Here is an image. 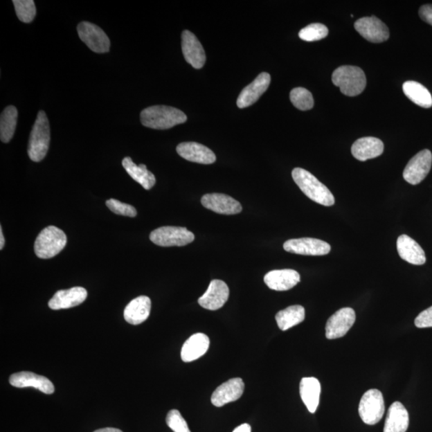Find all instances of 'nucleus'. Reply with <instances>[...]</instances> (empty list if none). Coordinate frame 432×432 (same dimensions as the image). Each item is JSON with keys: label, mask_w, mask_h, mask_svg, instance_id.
I'll use <instances>...</instances> for the list:
<instances>
[{"label": "nucleus", "mask_w": 432, "mask_h": 432, "mask_svg": "<svg viewBox=\"0 0 432 432\" xmlns=\"http://www.w3.org/2000/svg\"><path fill=\"white\" fill-rule=\"evenodd\" d=\"M188 117L182 111L168 106H152L142 111L141 120L144 127L165 130L186 122Z\"/></svg>", "instance_id": "obj_1"}, {"label": "nucleus", "mask_w": 432, "mask_h": 432, "mask_svg": "<svg viewBox=\"0 0 432 432\" xmlns=\"http://www.w3.org/2000/svg\"><path fill=\"white\" fill-rule=\"evenodd\" d=\"M291 174L298 187L314 202L326 207L335 204V198L330 190L312 173L305 169L296 168L293 170Z\"/></svg>", "instance_id": "obj_2"}, {"label": "nucleus", "mask_w": 432, "mask_h": 432, "mask_svg": "<svg viewBox=\"0 0 432 432\" xmlns=\"http://www.w3.org/2000/svg\"><path fill=\"white\" fill-rule=\"evenodd\" d=\"M332 83L348 96L361 94L366 87L367 80L363 71L356 66H341L334 71Z\"/></svg>", "instance_id": "obj_3"}, {"label": "nucleus", "mask_w": 432, "mask_h": 432, "mask_svg": "<svg viewBox=\"0 0 432 432\" xmlns=\"http://www.w3.org/2000/svg\"><path fill=\"white\" fill-rule=\"evenodd\" d=\"M50 138V125L47 115L44 111H40L29 138L28 152L33 161H43L48 152Z\"/></svg>", "instance_id": "obj_4"}, {"label": "nucleus", "mask_w": 432, "mask_h": 432, "mask_svg": "<svg viewBox=\"0 0 432 432\" xmlns=\"http://www.w3.org/2000/svg\"><path fill=\"white\" fill-rule=\"evenodd\" d=\"M66 235L61 229L49 226L44 228L35 242V253L40 259L47 260L57 255L65 248Z\"/></svg>", "instance_id": "obj_5"}, {"label": "nucleus", "mask_w": 432, "mask_h": 432, "mask_svg": "<svg viewBox=\"0 0 432 432\" xmlns=\"http://www.w3.org/2000/svg\"><path fill=\"white\" fill-rule=\"evenodd\" d=\"M384 411V400L381 392L377 389H371L363 394L360 400L359 413L364 424H378L383 418Z\"/></svg>", "instance_id": "obj_6"}, {"label": "nucleus", "mask_w": 432, "mask_h": 432, "mask_svg": "<svg viewBox=\"0 0 432 432\" xmlns=\"http://www.w3.org/2000/svg\"><path fill=\"white\" fill-rule=\"evenodd\" d=\"M152 243L161 246H182L192 243L195 235L192 231L181 227H161L150 234Z\"/></svg>", "instance_id": "obj_7"}, {"label": "nucleus", "mask_w": 432, "mask_h": 432, "mask_svg": "<svg viewBox=\"0 0 432 432\" xmlns=\"http://www.w3.org/2000/svg\"><path fill=\"white\" fill-rule=\"evenodd\" d=\"M80 38L91 51L96 53H106L110 49V39L97 25L82 22L77 27Z\"/></svg>", "instance_id": "obj_8"}, {"label": "nucleus", "mask_w": 432, "mask_h": 432, "mask_svg": "<svg viewBox=\"0 0 432 432\" xmlns=\"http://www.w3.org/2000/svg\"><path fill=\"white\" fill-rule=\"evenodd\" d=\"M432 164V154L429 150L420 152L407 164L404 171V178L413 185L420 183L428 176Z\"/></svg>", "instance_id": "obj_9"}, {"label": "nucleus", "mask_w": 432, "mask_h": 432, "mask_svg": "<svg viewBox=\"0 0 432 432\" xmlns=\"http://www.w3.org/2000/svg\"><path fill=\"white\" fill-rule=\"evenodd\" d=\"M356 322V312L351 307H343L328 318L326 337L328 339L341 338L346 335Z\"/></svg>", "instance_id": "obj_10"}, {"label": "nucleus", "mask_w": 432, "mask_h": 432, "mask_svg": "<svg viewBox=\"0 0 432 432\" xmlns=\"http://www.w3.org/2000/svg\"><path fill=\"white\" fill-rule=\"evenodd\" d=\"M284 249L290 253L302 255H325L331 251L330 244L314 238L287 240L284 244Z\"/></svg>", "instance_id": "obj_11"}, {"label": "nucleus", "mask_w": 432, "mask_h": 432, "mask_svg": "<svg viewBox=\"0 0 432 432\" xmlns=\"http://www.w3.org/2000/svg\"><path fill=\"white\" fill-rule=\"evenodd\" d=\"M354 28L365 39L372 43H383L390 36L387 26L375 17L358 19L354 23Z\"/></svg>", "instance_id": "obj_12"}, {"label": "nucleus", "mask_w": 432, "mask_h": 432, "mask_svg": "<svg viewBox=\"0 0 432 432\" xmlns=\"http://www.w3.org/2000/svg\"><path fill=\"white\" fill-rule=\"evenodd\" d=\"M229 293V287L225 282L219 280H213L207 291L199 298V305L205 309L218 310L228 301Z\"/></svg>", "instance_id": "obj_13"}, {"label": "nucleus", "mask_w": 432, "mask_h": 432, "mask_svg": "<svg viewBox=\"0 0 432 432\" xmlns=\"http://www.w3.org/2000/svg\"><path fill=\"white\" fill-rule=\"evenodd\" d=\"M9 382L15 388H34L47 395L53 394L55 392L54 385L50 379L30 372L12 374L10 377Z\"/></svg>", "instance_id": "obj_14"}, {"label": "nucleus", "mask_w": 432, "mask_h": 432, "mask_svg": "<svg viewBox=\"0 0 432 432\" xmlns=\"http://www.w3.org/2000/svg\"><path fill=\"white\" fill-rule=\"evenodd\" d=\"M201 204L204 208L222 215L239 214L243 210L237 200L224 194H206L201 199Z\"/></svg>", "instance_id": "obj_15"}, {"label": "nucleus", "mask_w": 432, "mask_h": 432, "mask_svg": "<svg viewBox=\"0 0 432 432\" xmlns=\"http://www.w3.org/2000/svg\"><path fill=\"white\" fill-rule=\"evenodd\" d=\"M244 383L241 378H234L221 384L212 395V403L215 407H223L225 404L238 400L243 395Z\"/></svg>", "instance_id": "obj_16"}, {"label": "nucleus", "mask_w": 432, "mask_h": 432, "mask_svg": "<svg viewBox=\"0 0 432 432\" xmlns=\"http://www.w3.org/2000/svg\"><path fill=\"white\" fill-rule=\"evenodd\" d=\"M182 51L185 60L194 69H202L206 62V54L203 46L197 36L190 30L182 33Z\"/></svg>", "instance_id": "obj_17"}, {"label": "nucleus", "mask_w": 432, "mask_h": 432, "mask_svg": "<svg viewBox=\"0 0 432 432\" xmlns=\"http://www.w3.org/2000/svg\"><path fill=\"white\" fill-rule=\"evenodd\" d=\"M87 297V291L82 287H71L68 290H60L55 293L48 303L51 309L60 310L79 306Z\"/></svg>", "instance_id": "obj_18"}, {"label": "nucleus", "mask_w": 432, "mask_h": 432, "mask_svg": "<svg viewBox=\"0 0 432 432\" xmlns=\"http://www.w3.org/2000/svg\"><path fill=\"white\" fill-rule=\"evenodd\" d=\"M271 75L267 72L260 74L251 84L244 87L237 100L238 107L245 108L254 105L262 95L269 89Z\"/></svg>", "instance_id": "obj_19"}, {"label": "nucleus", "mask_w": 432, "mask_h": 432, "mask_svg": "<svg viewBox=\"0 0 432 432\" xmlns=\"http://www.w3.org/2000/svg\"><path fill=\"white\" fill-rule=\"evenodd\" d=\"M177 151L180 156L188 161L201 164H212L216 161L214 152L203 144L198 143H179Z\"/></svg>", "instance_id": "obj_20"}, {"label": "nucleus", "mask_w": 432, "mask_h": 432, "mask_svg": "<svg viewBox=\"0 0 432 432\" xmlns=\"http://www.w3.org/2000/svg\"><path fill=\"white\" fill-rule=\"evenodd\" d=\"M300 282V275L295 270L282 269L269 271L264 282L271 290L284 291L291 289Z\"/></svg>", "instance_id": "obj_21"}, {"label": "nucleus", "mask_w": 432, "mask_h": 432, "mask_svg": "<svg viewBox=\"0 0 432 432\" xmlns=\"http://www.w3.org/2000/svg\"><path fill=\"white\" fill-rule=\"evenodd\" d=\"M397 251L401 259L414 265L426 263V255L420 245L407 235H401L397 240Z\"/></svg>", "instance_id": "obj_22"}, {"label": "nucleus", "mask_w": 432, "mask_h": 432, "mask_svg": "<svg viewBox=\"0 0 432 432\" xmlns=\"http://www.w3.org/2000/svg\"><path fill=\"white\" fill-rule=\"evenodd\" d=\"M384 150V143L375 137L360 138L352 147L353 156L359 161L379 157L382 155Z\"/></svg>", "instance_id": "obj_23"}, {"label": "nucleus", "mask_w": 432, "mask_h": 432, "mask_svg": "<svg viewBox=\"0 0 432 432\" xmlns=\"http://www.w3.org/2000/svg\"><path fill=\"white\" fill-rule=\"evenodd\" d=\"M152 301L150 298L141 296L136 298L128 303L123 316L125 321L132 325H138L147 320L150 316Z\"/></svg>", "instance_id": "obj_24"}, {"label": "nucleus", "mask_w": 432, "mask_h": 432, "mask_svg": "<svg viewBox=\"0 0 432 432\" xmlns=\"http://www.w3.org/2000/svg\"><path fill=\"white\" fill-rule=\"evenodd\" d=\"M210 339L203 333L195 334L184 343L181 350V359L183 362H192L203 357L208 352Z\"/></svg>", "instance_id": "obj_25"}, {"label": "nucleus", "mask_w": 432, "mask_h": 432, "mask_svg": "<svg viewBox=\"0 0 432 432\" xmlns=\"http://www.w3.org/2000/svg\"><path fill=\"white\" fill-rule=\"evenodd\" d=\"M409 426L407 409L400 402H395L388 409L384 432H406Z\"/></svg>", "instance_id": "obj_26"}, {"label": "nucleus", "mask_w": 432, "mask_h": 432, "mask_svg": "<svg viewBox=\"0 0 432 432\" xmlns=\"http://www.w3.org/2000/svg\"><path fill=\"white\" fill-rule=\"evenodd\" d=\"M300 393L303 404L311 413H315L320 404L321 385L316 378H303L300 385Z\"/></svg>", "instance_id": "obj_27"}, {"label": "nucleus", "mask_w": 432, "mask_h": 432, "mask_svg": "<svg viewBox=\"0 0 432 432\" xmlns=\"http://www.w3.org/2000/svg\"><path fill=\"white\" fill-rule=\"evenodd\" d=\"M123 167L125 168L126 172L136 181L141 185L145 190H150L156 184V179L154 174L148 171L146 165L141 164L136 165L132 161L130 157H126L123 159Z\"/></svg>", "instance_id": "obj_28"}, {"label": "nucleus", "mask_w": 432, "mask_h": 432, "mask_svg": "<svg viewBox=\"0 0 432 432\" xmlns=\"http://www.w3.org/2000/svg\"><path fill=\"white\" fill-rule=\"evenodd\" d=\"M305 318V307L300 305L290 306L276 314V321L282 331H287Z\"/></svg>", "instance_id": "obj_29"}, {"label": "nucleus", "mask_w": 432, "mask_h": 432, "mask_svg": "<svg viewBox=\"0 0 432 432\" xmlns=\"http://www.w3.org/2000/svg\"><path fill=\"white\" fill-rule=\"evenodd\" d=\"M403 90L405 96L416 105L424 108H430L432 106V97L429 91L417 82H405Z\"/></svg>", "instance_id": "obj_30"}, {"label": "nucleus", "mask_w": 432, "mask_h": 432, "mask_svg": "<svg viewBox=\"0 0 432 432\" xmlns=\"http://www.w3.org/2000/svg\"><path fill=\"white\" fill-rule=\"evenodd\" d=\"M18 111L14 106L5 108L0 118V138L3 143L12 141L17 125Z\"/></svg>", "instance_id": "obj_31"}, {"label": "nucleus", "mask_w": 432, "mask_h": 432, "mask_svg": "<svg viewBox=\"0 0 432 432\" xmlns=\"http://www.w3.org/2000/svg\"><path fill=\"white\" fill-rule=\"evenodd\" d=\"M290 100L292 105L301 111L310 110L314 106L311 92L303 87H296L293 89L290 93Z\"/></svg>", "instance_id": "obj_32"}, {"label": "nucleus", "mask_w": 432, "mask_h": 432, "mask_svg": "<svg viewBox=\"0 0 432 432\" xmlns=\"http://www.w3.org/2000/svg\"><path fill=\"white\" fill-rule=\"evenodd\" d=\"M12 3L20 21L26 24L33 21L36 15L33 0H13Z\"/></svg>", "instance_id": "obj_33"}, {"label": "nucleus", "mask_w": 432, "mask_h": 432, "mask_svg": "<svg viewBox=\"0 0 432 432\" xmlns=\"http://www.w3.org/2000/svg\"><path fill=\"white\" fill-rule=\"evenodd\" d=\"M328 35V28L322 24H312L303 28L300 33V38L307 42H313L326 38Z\"/></svg>", "instance_id": "obj_34"}, {"label": "nucleus", "mask_w": 432, "mask_h": 432, "mask_svg": "<svg viewBox=\"0 0 432 432\" xmlns=\"http://www.w3.org/2000/svg\"><path fill=\"white\" fill-rule=\"evenodd\" d=\"M166 423L174 432H191L185 420L178 410L170 411L166 418Z\"/></svg>", "instance_id": "obj_35"}, {"label": "nucleus", "mask_w": 432, "mask_h": 432, "mask_svg": "<svg viewBox=\"0 0 432 432\" xmlns=\"http://www.w3.org/2000/svg\"><path fill=\"white\" fill-rule=\"evenodd\" d=\"M106 205L112 213L116 215L128 216V217H136L137 215L136 209L133 206L122 203L115 199H108Z\"/></svg>", "instance_id": "obj_36"}, {"label": "nucleus", "mask_w": 432, "mask_h": 432, "mask_svg": "<svg viewBox=\"0 0 432 432\" xmlns=\"http://www.w3.org/2000/svg\"><path fill=\"white\" fill-rule=\"evenodd\" d=\"M415 324L419 328L432 327V306L420 313L415 318Z\"/></svg>", "instance_id": "obj_37"}, {"label": "nucleus", "mask_w": 432, "mask_h": 432, "mask_svg": "<svg viewBox=\"0 0 432 432\" xmlns=\"http://www.w3.org/2000/svg\"><path fill=\"white\" fill-rule=\"evenodd\" d=\"M420 17L426 23L432 25V5L426 4L420 9Z\"/></svg>", "instance_id": "obj_38"}, {"label": "nucleus", "mask_w": 432, "mask_h": 432, "mask_svg": "<svg viewBox=\"0 0 432 432\" xmlns=\"http://www.w3.org/2000/svg\"><path fill=\"white\" fill-rule=\"evenodd\" d=\"M233 432H251V428L249 424H244L237 426Z\"/></svg>", "instance_id": "obj_39"}, {"label": "nucleus", "mask_w": 432, "mask_h": 432, "mask_svg": "<svg viewBox=\"0 0 432 432\" xmlns=\"http://www.w3.org/2000/svg\"><path fill=\"white\" fill-rule=\"evenodd\" d=\"M94 432H123V431L120 429H117L114 428H106V429H101L99 430H96Z\"/></svg>", "instance_id": "obj_40"}, {"label": "nucleus", "mask_w": 432, "mask_h": 432, "mask_svg": "<svg viewBox=\"0 0 432 432\" xmlns=\"http://www.w3.org/2000/svg\"><path fill=\"white\" fill-rule=\"evenodd\" d=\"M0 249L3 250V246L5 245V239L3 233L2 227H0Z\"/></svg>", "instance_id": "obj_41"}]
</instances>
